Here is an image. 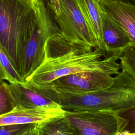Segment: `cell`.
I'll use <instances>...</instances> for the list:
<instances>
[{
  "label": "cell",
  "instance_id": "6",
  "mask_svg": "<svg viewBox=\"0 0 135 135\" xmlns=\"http://www.w3.org/2000/svg\"><path fill=\"white\" fill-rule=\"evenodd\" d=\"M65 117L76 135H117L126 124L111 110L65 111Z\"/></svg>",
  "mask_w": 135,
  "mask_h": 135
},
{
  "label": "cell",
  "instance_id": "11",
  "mask_svg": "<svg viewBox=\"0 0 135 135\" xmlns=\"http://www.w3.org/2000/svg\"><path fill=\"white\" fill-rule=\"evenodd\" d=\"M100 8L126 32L135 46V6L112 0H97Z\"/></svg>",
  "mask_w": 135,
  "mask_h": 135
},
{
  "label": "cell",
  "instance_id": "16",
  "mask_svg": "<svg viewBox=\"0 0 135 135\" xmlns=\"http://www.w3.org/2000/svg\"><path fill=\"white\" fill-rule=\"evenodd\" d=\"M15 107L8 83L4 81L0 85V115L11 111Z\"/></svg>",
  "mask_w": 135,
  "mask_h": 135
},
{
  "label": "cell",
  "instance_id": "5",
  "mask_svg": "<svg viewBox=\"0 0 135 135\" xmlns=\"http://www.w3.org/2000/svg\"><path fill=\"white\" fill-rule=\"evenodd\" d=\"M52 14L61 34L72 45L89 50L98 49L97 40L75 0H60L59 11Z\"/></svg>",
  "mask_w": 135,
  "mask_h": 135
},
{
  "label": "cell",
  "instance_id": "20",
  "mask_svg": "<svg viewBox=\"0 0 135 135\" xmlns=\"http://www.w3.org/2000/svg\"><path fill=\"white\" fill-rule=\"evenodd\" d=\"M36 124H35L32 127L23 132L19 135H38V132L36 128Z\"/></svg>",
  "mask_w": 135,
  "mask_h": 135
},
{
  "label": "cell",
  "instance_id": "22",
  "mask_svg": "<svg viewBox=\"0 0 135 135\" xmlns=\"http://www.w3.org/2000/svg\"><path fill=\"white\" fill-rule=\"evenodd\" d=\"M5 80H6V76L5 75L3 72V71L2 70V68L0 66V85L4 82L5 81Z\"/></svg>",
  "mask_w": 135,
  "mask_h": 135
},
{
  "label": "cell",
  "instance_id": "7",
  "mask_svg": "<svg viewBox=\"0 0 135 135\" xmlns=\"http://www.w3.org/2000/svg\"><path fill=\"white\" fill-rule=\"evenodd\" d=\"M112 75L101 72H81L59 78L51 83L41 85L51 90L55 96L82 95L110 86Z\"/></svg>",
  "mask_w": 135,
  "mask_h": 135
},
{
  "label": "cell",
  "instance_id": "2",
  "mask_svg": "<svg viewBox=\"0 0 135 135\" xmlns=\"http://www.w3.org/2000/svg\"><path fill=\"white\" fill-rule=\"evenodd\" d=\"M120 55H107L99 49H74L62 55L46 59L25 81L45 85L59 78L81 72H101L115 75L120 70L117 62Z\"/></svg>",
  "mask_w": 135,
  "mask_h": 135
},
{
  "label": "cell",
  "instance_id": "21",
  "mask_svg": "<svg viewBox=\"0 0 135 135\" xmlns=\"http://www.w3.org/2000/svg\"><path fill=\"white\" fill-rule=\"evenodd\" d=\"M114 1H117L121 2L126 4H128L131 6H135V0H112Z\"/></svg>",
  "mask_w": 135,
  "mask_h": 135
},
{
  "label": "cell",
  "instance_id": "17",
  "mask_svg": "<svg viewBox=\"0 0 135 135\" xmlns=\"http://www.w3.org/2000/svg\"><path fill=\"white\" fill-rule=\"evenodd\" d=\"M115 112L119 117L126 121L122 131L135 133V104L119 109Z\"/></svg>",
  "mask_w": 135,
  "mask_h": 135
},
{
  "label": "cell",
  "instance_id": "13",
  "mask_svg": "<svg viewBox=\"0 0 135 135\" xmlns=\"http://www.w3.org/2000/svg\"><path fill=\"white\" fill-rule=\"evenodd\" d=\"M38 135H76L65 114L36 124Z\"/></svg>",
  "mask_w": 135,
  "mask_h": 135
},
{
  "label": "cell",
  "instance_id": "12",
  "mask_svg": "<svg viewBox=\"0 0 135 135\" xmlns=\"http://www.w3.org/2000/svg\"><path fill=\"white\" fill-rule=\"evenodd\" d=\"M92 33L94 35L98 49L103 50L101 31V9L97 0H75Z\"/></svg>",
  "mask_w": 135,
  "mask_h": 135
},
{
  "label": "cell",
  "instance_id": "14",
  "mask_svg": "<svg viewBox=\"0 0 135 135\" xmlns=\"http://www.w3.org/2000/svg\"><path fill=\"white\" fill-rule=\"evenodd\" d=\"M0 66L5 75L6 80L9 83L24 82L12 61L1 46Z\"/></svg>",
  "mask_w": 135,
  "mask_h": 135
},
{
  "label": "cell",
  "instance_id": "9",
  "mask_svg": "<svg viewBox=\"0 0 135 135\" xmlns=\"http://www.w3.org/2000/svg\"><path fill=\"white\" fill-rule=\"evenodd\" d=\"M61 107L26 109L16 106L11 111L0 115V126L23 124H38L51 119L64 115Z\"/></svg>",
  "mask_w": 135,
  "mask_h": 135
},
{
  "label": "cell",
  "instance_id": "19",
  "mask_svg": "<svg viewBox=\"0 0 135 135\" xmlns=\"http://www.w3.org/2000/svg\"><path fill=\"white\" fill-rule=\"evenodd\" d=\"M60 0H48L47 6L52 13H56L59 11Z\"/></svg>",
  "mask_w": 135,
  "mask_h": 135
},
{
  "label": "cell",
  "instance_id": "3",
  "mask_svg": "<svg viewBox=\"0 0 135 135\" xmlns=\"http://www.w3.org/2000/svg\"><path fill=\"white\" fill-rule=\"evenodd\" d=\"M55 101L64 111H116L135 104V81L126 72L120 71L109 86L82 95L55 96Z\"/></svg>",
  "mask_w": 135,
  "mask_h": 135
},
{
  "label": "cell",
  "instance_id": "23",
  "mask_svg": "<svg viewBox=\"0 0 135 135\" xmlns=\"http://www.w3.org/2000/svg\"><path fill=\"white\" fill-rule=\"evenodd\" d=\"M117 135H135V133H131L127 131H122L119 132Z\"/></svg>",
  "mask_w": 135,
  "mask_h": 135
},
{
  "label": "cell",
  "instance_id": "15",
  "mask_svg": "<svg viewBox=\"0 0 135 135\" xmlns=\"http://www.w3.org/2000/svg\"><path fill=\"white\" fill-rule=\"evenodd\" d=\"M120 68L135 81V46L131 44L120 55Z\"/></svg>",
  "mask_w": 135,
  "mask_h": 135
},
{
  "label": "cell",
  "instance_id": "4",
  "mask_svg": "<svg viewBox=\"0 0 135 135\" xmlns=\"http://www.w3.org/2000/svg\"><path fill=\"white\" fill-rule=\"evenodd\" d=\"M59 31L53 22L47 5L44 0H40L34 28L22 53L21 75L24 81L45 61L47 41L53 34Z\"/></svg>",
  "mask_w": 135,
  "mask_h": 135
},
{
  "label": "cell",
  "instance_id": "10",
  "mask_svg": "<svg viewBox=\"0 0 135 135\" xmlns=\"http://www.w3.org/2000/svg\"><path fill=\"white\" fill-rule=\"evenodd\" d=\"M103 50L107 55L121 54L131 44L123 29L101 8Z\"/></svg>",
  "mask_w": 135,
  "mask_h": 135
},
{
  "label": "cell",
  "instance_id": "8",
  "mask_svg": "<svg viewBox=\"0 0 135 135\" xmlns=\"http://www.w3.org/2000/svg\"><path fill=\"white\" fill-rule=\"evenodd\" d=\"M8 86L16 106L26 109L61 107L33 83L27 81L8 83Z\"/></svg>",
  "mask_w": 135,
  "mask_h": 135
},
{
  "label": "cell",
  "instance_id": "1",
  "mask_svg": "<svg viewBox=\"0 0 135 135\" xmlns=\"http://www.w3.org/2000/svg\"><path fill=\"white\" fill-rule=\"evenodd\" d=\"M39 3L0 0V46L20 74L23 51L34 28Z\"/></svg>",
  "mask_w": 135,
  "mask_h": 135
},
{
  "label": "cell",
  "instance_id": "18",
  "mask_svg": "<svg viewBox=\"0 0 135 135\" xmlns=\"http://www.w3.org/2000/svg\"><path fill=\"white\" fill-rule=\"evenodd\" d=\"M35 124H23L0 126V135H19Z\"/></svg>",
  "mask_w": 135,
  "mask_h": 135
}]
</instances>
